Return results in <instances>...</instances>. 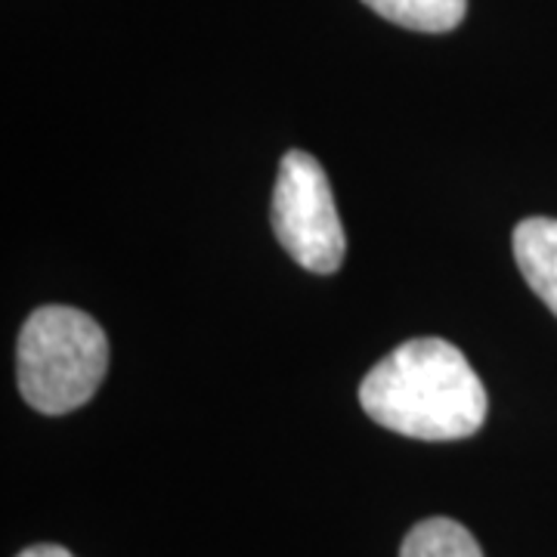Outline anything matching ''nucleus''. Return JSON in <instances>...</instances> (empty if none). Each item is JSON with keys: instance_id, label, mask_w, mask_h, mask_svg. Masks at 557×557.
Masks as SVG:
<instances>
[{"instance_id": "1", "label": "nucleus", "mask_w": 557, "mask_h": 557, "mask_svg": "<svg viewBox=\"0 0 557 557\" xmlns=\"http://www.w3.org/2000/svg\"><path fill=\"white\" fill-rule=\"evenodd\" d=\"M366 416L412 440H465L486 421V387L456 344L416 338L369 369L359 384Z\"/></svg>"}, {"instance_id": "3", "label": "nucleus", "mask_w": 557, "mask_h": 557, "mask_svg": "<svg viewBox=\"0 0 557 557\" xmlns=\"http://www.w3.org/2000/svg\"><path fill=\"white\" fill-rule=\"evenodd\" d=\"M270 220L278 245L304 270L319 276L338 273L347 239L329 177L310 152L292 149L278 161Z\"/></svg>"}, {"instance_id": "4", "label": "nucleus", "mask_w": 557, "mask_h": 557, "mask_svg": "<svg viewBox=\"0 0 557 557\" xmlns=\"http://www.w3.org/2000/svg\"><path fill=\"white\" fill-rule=\"evenodd\" d=\"M515 260L533 295L557 317V220H520L515 230Z\"/></svg>"}, {"instance_id": "2", "label": "nucleus", "mask_w": 557, "mask_h": 557, "mask_svg": "<svg viewBox=\"0 0 557 557\" xmlns=\"http://www.w3.org/2000/svg\"><path fill=\"white\" fill-rule=\"evenodd\" d=\"M109 369L100 322L75 307H38L25 319L16 347L20 391L32 409L65 416L97 394Z\"/></svg>"}, {"instance_id": "6", "label": "nucleus", "mask_w": 557, "mask_h": 557, "mask_svg": "<svg viewBox=\"0 0 557 557\" xmlns=\"http://www.w3.org/2000/svg\"><path fill=\"white\" fill-rule=\"evenodd\" d=\"M399 557H483V552L458 520L428 518L406 533Z\"/></svg>"}, {"instance_id": "7", "label": "nucleus", "mask_w": 557, "mask_h": 557, "mask_svg": "<svg viewBox=\"0 0 557 557\" xmlns=\"http://www.w3.org/2000/svg\"><path fill=\"white\" fill-rule=\"evenodd\" d=\"M20 557H75L69 548H62V545H32V548H25Z\"/></svg>"}, {"instance_id": "5", "label": "nucleus", "mask_w": 557, "mask_h": 557, "mask_svg": "<svg viewBox=\"0 0 557 557\" xmlns=\"http://www.w3.org/2000/svg\"><path fill=\"white\" fill-rule=\"evenodd\" d=\"M381 20L403 25L409 32L443 35L461 25L468 0H362Z\"/></svg>"}]
</instances>
